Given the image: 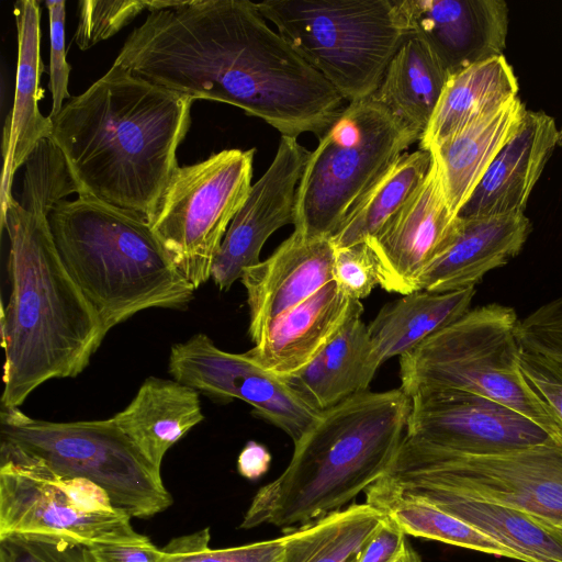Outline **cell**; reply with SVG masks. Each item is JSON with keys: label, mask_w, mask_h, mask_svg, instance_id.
<instances>
[{"label": "cell", "mask_w": 562, "mask_h": 562, "mask_svg": "<svg viewBox=\"0 0 562 562\" xmlns=\"http://www.w3.org/2000/svg\"><path fill=\"white\" fill-rule=\"evenodd\" d=\"M392 562H423L420 555L407 541L402 552Z\"/></svg>", "instance_id": "43"}, {"label": "cell", "mask_w": 562, "mask_h": 562, "mask_svg": "<svg viewBox=\"0 0 562 562\" xmlns=\"http://www.w3.org/2000/svg\"><path fill=\"white\" fill-rule=\"evenodd\" d=\"M350 303L333 280L276 318L246 353L278 376L292 374L325 348L345 322Z\"/></svg>", "instance_id": "21"}, {"label": "cell", "mask_w": 562, "mask_h": 562, "mask_svg": "<svg viewBox=\"0 0 562 562\" xmlns=\"http://www.w3.org/2000/svg\"><path fill=\"white\" fill-rule=\"evenodd\" d=\"M257 5L349 103L375 92L407 38L395 0H266Z\"/></svg>", "instance_id": "6"}, {"label": "cell", "mask_w": 562, "mask_h": 562, "mask_svg": "<svg viewBox=\"0 0 562 562\" xmlns=\"http://www.w3.org/2000/svg\"><path fill=\"white\" fill-rule=\"evenodd\" d=\"M362 313L361 302L351 300L345 322L322 350L334 405L367 391L376 372Z\"/></svg>", "instance_id": "31"}, {"label": "cell", "mask_w": 562, "mask_h": 562, "mask_svg": "<svg viewBox=\"0 0 562 562\" xmlns=\"http://www.w3.org/2000/svg\"><path fill=\"white\" fill-rule=\"evenodd\" d=\"M411 401L405 435L441 450L485 454L553 439L518 412L480 395L459 391L422 392Z\"/></svg>", "instance_id": "13"}, {"label": "cell", "mask_w": 562, "mask_h": 562, "mask_svg": "<svg viewBox=\"0 0 562 562\" xmlns=\"http://www.w3.org/2000/svg\"><path fill=\"white\" fill-rule=\"evenodd\" d=\"M558 145L562 146V126H561V128L559 130V139H558Z\"/></svg>", "instance_id": "44"}, {"label": "cell", "mask_w": 562, "mask_h": 562, "mask_svg": "<svg viewBox=\"0 0 562 562\" xmlns=\"http://www.w3.org/2000/svg\"><path fill=\"white\" fill-rule=\"evenodd\" d=\"M518 90L517 77L504 55L452 75L419 139V148L429 150L459 128L518 97Z\"/></svg>", "instance_id": "26"}, {"label": "cell", "mask_w": 562, "mask_h": 562, "mask_svg": "<svg viewBox=\"0 0 562 562\" xmlns=\"http://www.w3.org/2000/svg\"><path fill=\"white\" fill-rule=\"evenodd\" d=\"M531 226L524 213L458 216L453 238L422 276L417 291L446 293L475 288L524 247Z\"/></svg>", "instance_id": "18"}, {"label": "cell", "mask_w": 562, "mask_h": 562, "mask_svg": "<svg viewBox=\"0 0 562 562\" xmlns=\"http://www.w3.org/2000/svg\"><path fill=\"white\" fill-rule=\"evenodd\" d=\"M193 99L112 67L50 117L81 193L146 217L179 168Z\"/></svg>", "instance_id": "1"}, {"label": "cell", "mask_w": 562, "mask_h": 562, "mask_svg": "<svg viewBox=\"0 0 562 562\" xmlns=\"http://www.w3.org/2000/svg\"><path fill=\"white\" fill-rule=\"evenodd\" d=\"M366 497L368 504L392 518L407 536L524 562L518 553L487 533L434 503L402 491L384 475L367 488Z\"/></svg>", "instance_id": "28"}, {"label": "cell", "mask_w": 562, "mask_h": 562, "mask_svg": "<svg viewBox=\"0 0 562 562\" xmlns=\"http://www.w3.org/2000/svg\"><path fill=\"white\" fill-rule=\"evenodd\" d=\"M311 151L295 137L281 136L277 154L231 222L214 258L211 279L228 290L243 272L261 260L266 240L295 221L296 190Z\"/></svg>", "instance_id": "14"}, {"label": "cell", "mask_w": 562, "mask_h": 562, "mask_svg": "<svg viewBox=\"0 0 562 562\" xmlns=\"http://www.w3.org/2000/svg\"><path fill=\"white\" fill-rule=\"evenodd\" d=\"M450 77L423 41L407 37L371 97L423 135Z\"/></svg>", "instance_id": "27"}, {"label": "cell", "mask_w": 562, "mask_h": 562, "mask_svg": "<svg viewBox=\"0 0 562 562\" xmlns=\"http://www.w3.org/2000/svg\"><path fill=\"white\" fill-rule=\"evenodd\" d=\"M458 215L445 198L436 164L401 210L371 239L380 286L403 295L417 291L425 271L450 245Z\"/></svg>", "instance_id": "15"}, {"label": "cell", "mask_w": 562, "mask_h": 562, "mask_svg": "<svg viewBox=\"0 0 562 562\" xmlns=\"http://www.w3.org/2000/svg\"><path fill=\"white\" fill-rule=\"evenodd\" d=\"M558 139L550 115L527 110L519 130L493 159L458 216L524 213Z\"/></svg>", "instance_id": "20"}, {"label": "cell", "mask_w": 562, "mask_h": 562, "mask_svg": "<svg viewBox=\"0 0 562 562\" xmlns=\"http://www.w3.org/2000/svg\"><path fill=\"white\" fill-rule=\"evenodd\" d=\"M0 562H94L89 547L78 541L43 535L0 536Z\"/></svg>", "instance_id": "34"}, {"label": "cell", "mask_w": 562, "mask_h": 562, "mask_svg": "<svg viewBox=\"0 0 562 562\" xmlns=\"http://www.w3.org/2000/svg\"><path fill=\"white\" fill-rule=\"evenodd\" d=\"M407 535L389 516L362 548L357 562H392L404 549Z\"/></svg>", "instance_id": "40"}, {"label": "cell", "mask_w": 562, "mask_h": 562, "mask_svg": "<svg viewBox=\"0 0 562 562\" xmlns=\"http://www.w3.org/2000/svg\"><path fill=\"white\" fill-rule=\"evenodd\" d=\"M520 368L528 383L562 424V364L521 348Z\"/></svg>", "instance_id": "38"}, {"label": "cell", "mask_w": 562, "mask_h": 562, "mask_svg": "<svg viewBox=\"0 0 562 562\" xmlns=\"http://www.w3.org/2000/svg\"><path fill=\"white\" fill-rule=\"evenodd\" d=\"M112 418L143 457L160 470L166 452L204 415L198 391L173 379L149 376Z\"/></svg>", "instance_id": "23"}, {"label": "cell", "mask_w": 562, "mask_h": 562, "mask_svg": "<svg viewBox=\"0 0 562 562\" xmlns=\"http://www.w3.org/2000/svg\"><path fill=\"white\" fill-rule=\"evenodd\" d=\"M144 10H154V0H82L75 42L87 50L116 34Z\"/></svg>", "instance_id": "33"}, {"label": "cell", "mask_w": 562, "mask_h": 562, "mask_svg": "<svg viewBox=\"0 0 562 562\" xmlns=\"http://www.w3.org/2000/svg\"><path fill=\"white\" fill-rule=\"evenodd\" d=\"M527 109L519 97L429 148L453 214L468 201L493 159L519 130Z\"/></svg>", "instance_id": "22"}, {"label": "cell", "mask_w": 562, "mask_h": 562, "mask_svg": "<svg viewBox=\"0 0 562 562\" xmlns=\"http://www.w3.org/2000/svg\"><path fill=\"white\" fill-rule=\"evenodd\" d=\"M474 294L475 288L446 293L416 291L385 304L367 325L374 368L413 350L459 319L470 310Z\"/></svg>", "instance_id": "25"}, {"label": "cell", "mask_w": 562, "mask_h": 562, "mask_svg": "<svg viewBox=\"0 0 562 562\" xmlns=\"http://www.w3.org/2000/svg\"><path fill=\"white\" fill-rule=\"evenodd\" d=\"M514 308L487 304L469 310L400 357L401 389L459 391L498 402L539 425L562 445V424L520 368Z\"/></svg>", "instance_id": "5"}, {"label": "cell", "mask_w": 562, "mask_h": 562, "mask_svg": "<svg viewBox=\"0 0 562 562\" xmlns=\"http://www.w3.org/2000/svg\"><path fill=\"white\" fill-rule=\"evenodd\" d=\"M168 370L200 394L225 403L241 400L295 443L314 425L319 412L306 405L284 380L245 353L220 349L205 334L171 347Z\"/></svg>", "instance_id": "12"}, {"label": "cell", "mask_w": 562, "mask_h": 562, "mask_svg": "<svg viewBox=\"0 0 562 562\" xmlns=\"http://www.w3.org/2000/svg\"><path fill=\"white\" fill-rule=\"evenodd\" d=\"M395 7L406 36L423 41L450 76L503 55V0H395Z\"/></svg>", "instance_id": "16"}, {"label": "cell", "mask_w": 562, "mask_h": 562, "mask_svg": "<svg viewBox=\"0 0 562 562\" xmlns=\"http://www.w3.org/2000/svg\"><path fill=\"white\" fill-rule=\"evenodd\" d=\"M431 165L429 150L398 156L372 183L330 237L335 248L373 238L419 187Z\"/></svg>", "instance_id": "29"}, {"label": "cell", "mask_w": 562, "mask_h": 562, "mask_svg": "<svg viewBox=\"0 0 562 562\" xmlns=\"http://www.w3.org/2000/svg\"><path fill=\"white\" fill-rule=\"evenodd\" d=\"M49 19V90L52 110L49 117L57 115L69 99L68 82L71 67L66 59L65 50V18L66 1H46Z\"/></svg>", "instance_id": "37"}, {"label": "cell", "mask_w": 562, "mask_h": 562, "mask_svg": "<svg viewBox=\"0 0 562 562\" xmlns=\"http://www.w3.org/2000/svg\"><path fill=\"white\" fill-rule=\"evenodd\" d=\"M271 456L268 449L256 441H248L237 459L239 474L248 480H257L269 469Z\"/></svg>", "instance_id": "42"}, {"label": "cell", "mask_w": 562, "mask_h": 562, "mask_svg": "<svg viewBox=\"0 0 562 562\" xmlns=\"http://www.w3.org/2000/svg\"><path fill=\"white\" fill-rule=\"evenodd\" d=\"M280 378L313 409L321 413L334 406L322 351L296 372Z\"/></svg>", "instance_id": "39"}, {"label": "cell", "mask_w": 562, "mask_h": 562, "mask_svg": "<svg viewBox=\"0 0 562 562\" xmlns=\"http://www.w3.org/2000/svg\"><path fill=\"white\" fill-rule=\"evenodd\" d=\"M384 475L562 524V445L554 439L503 452L467 454L405 435Z\"/></svg>", "instance_id": "9"}, {"label": "cell", "mask_w": 562, "mask_h": 562, "mask_svg": "<svg viewBox=\"0 0 562 562\" xmlns=\"http://www.w3.org/2000/svg\"><path fill=\"white\" fill-rule=\"evenodd\" d=\"M335 247L330 237L294 231L270 257L246 269L249 336L258 345L272 322L334 280Z\"/></svg>", "instance_id": "17"}, {"label": "cell", "mask_w": 562, "mask_h": 562, "mask_svg": "<svg viewBox=\"0 0 562 562\" xmlns=\"http://www.w3.org/2000/svg\"><path fill=\"white\" fill-rule=\"evenodd\" d=\"M50 212L14 198L0 212L9 238L10 285L0 321L3 407H20L50 379L80 374L106 336L58 255Z\"/></svg>", "instance_id": "2"}, {"label": "cell", "mask_w": 562, "mask_h": 562, "mask_svg": "<svg viewBox=\"0 0 562 562\" xmlns=\"http://www.w3.org/2000/svg\"><path fill=\"white\" fill-rule=\"evenodd\" d=\"M8 533L55 536L88 547L149 539L98 485L59 476L0 446V536Z\"/></svg>", "instance_id": "11"}, {"label": "cell", "mask_w": 562, "mask_h": 562, "mask_svg": "<svg viewBox=\"0 0 562 562\" xmlns=\"http://www.w3.org/2000/svg\"><path fill=\"white\" fill-rule=\"evenodd\" d=\"M18 31V64L13 106L7 115L2 156L3 168L0 188V212L13 198L15 172L24 166L38 143L50 138L52 121L38 109L44 91L40 86L44 65L41 59V8L34 0L14 3Z\"/></svg>", "instance_id": "19"}, {"label": "cell", "mask_w": 562, "mask_h": 562, "mask_svg": "<svg viewBox=\"0 0 562 562\" xmlns=\"http://www.w3.org/2000/svg\"><path fill=\"white\" fill-rule=\"evenodd\" d=\"M516 337L525 350L562 364V299L548 302L518 319Z\"/></svg>", "instance_id": "35"}, {"label": "cell", "mask_w": 562, "mask_h": 562, "mask_svg": "<svg viewBox=\"0 0 562 562\" xmlns=\"http://www.w3.org/2000/svg\"><path fill=\"white\" fill-rule=\"evenodd\" d=\"M210 529L180 536L162 550L166 562H283V539L274 538L225 549H211Z\"/></svg>", "instance_id": "32"}, {"label": "cell", "mask_w": 562, "mask_h": 562, "mask_svg": "<svg viewBox=\"0 0 562 562\" xmlns=\"http://www.w3.org/2000/svg\"><path fill=\"white\" fill-rule=\"evenodd\" d=\"M94 562H166L167 554L150 539L133 543H100L90 546Z\"/></svg>", "instance_id": "41"}, {"label": "cell", "mask_w": 562, "mask_h": 562, "mask_svg": "<svg viewBox=\"0 0 562 562\" xmlns=\"http://www.w3.org/2000/svg\"><path fill=\"white\" fill-rule=\"evenodd\" d=\"M255 151L224 149L179 166L148 221L195 290L211 278L227 228L249 195Z\"/></svg>", "instance_id": "10"}, {"label": "cell", "mask_w": 562, "mask_h": 562, "mask_svg": "<svg viewBox=\"0 0 562 562\" xmlns=\"http://www.w3.org/2000/svg\"><path fill=\"white\" fill-rule=\"evenodd\" d=\"M334 281L351 300H362L380 285L375 256L367 241L335 248Z\"/></svg>", "instance_id": "36"}, {"label": "cell", "mask_w": 562, "mask_h": 562, "mask_svg": "<svg viewBox=\"0 0 562 562\" xmlns=\"http://www.w3.org/2000/svg\"><path fill=\"white\" fill-rule=\"evenodd\" d=\"M411 406L400 387L360 392L321 412L294 443L285 470L258 490L240 528L286 531L341 509L387 472Z\"/></svg>", "instance_id": "3"}, {"label": "cell", "mask_w": 562, "mask_h": 562, "mask_svg": "<svg viewBox=\"0 0 562 562\" xmlns=\"http://www.w3.org/2000/svg\"><path fill=\"white\" fill-rule=\"evenodd\" d=\"M420 137L372 97L350 102L308 156L296 190L294 231L331 237L381 173Z\"/></svg>", "instance_id": "8"}, {"label": "cell", "mask_w": 562, "mask_h": 562, "mask_svg": "<svg viewBox=\"0 0 562 562\" xmlns=\"http://www.w3.org/2000/svg\"><path fill=\"white\" fill-rule=\"evenodd\" d=\"M386 477L402 491L423 497L487 533L518 553L524 562H562V524L525 510Z\"/></svg>", "instance_id": "24"}, {"label": "cell", "mask_w": 562, "mask_h": 562, "mask_svg": "<svg viewBox=\"0 0 562 562\" xmlns=\"http://www.w3.org/2000/svg\"><path fill=\"white\" fill-rule=\"evenodd\" d=\"M48 223L58 255L105 335L147 308L183 310L195 289L142 214L89 194L63 200Z\"/></svg>", "instance_id": "4"}, {"label": "cell", "mask_w": 562, "mask_h": 562, "mask_svg": "<svg viewBox=\"0 0 562 562\" xmlns=\"http://www.w3.org/2000/svg\"><path fill=\"white\" fill-rule=\"evenodd\" d=\"M0 446L59 476L88 480L131 518L153 517L172 504L160 470L143 457L112 417L57 423L1 406Z\"/></svg>", "instance_id": "7"}, {"label": "cell", "mask_w": 562, "mask_h": 562, "mask_svg": "<svg viewBox=\"0 0 562 562\" xmlns=\"http://www.w3.org/2000/svg\"><path fill=\"white\" fill-rule=\"evenodd\" d=\"M385 516L366 502L286 530L283 562H357Z\"/></svg>", "instance_id": "30"}]
</instances>
